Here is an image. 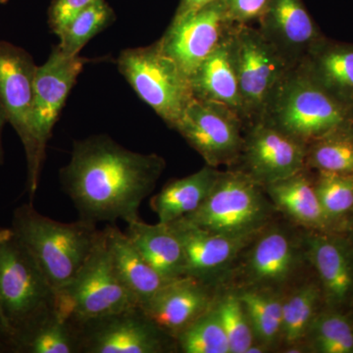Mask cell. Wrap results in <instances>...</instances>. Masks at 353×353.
Wrapping results in <instances>:
<instances>
[{"mask_svg": "<svg viewBox=\"0 0 353 353\" xmlns=\"http://www.w3.org/2000/svg\"><path fill=\"white\" fill-rule=\"evenodd\" d=\"M243 121L263 120L274 92L292 65L250 25H236L232 32Z\"/></svg>", "mask_w": 353, "mask_h": 353, "instance_id": "obj_7", "label": "cell"}, {"mask_svg": "<svg viewBox=\"0 0 353 353\" xmlns=\"http://www.w3.org/2000/svg\"><path fill=\"white\" fill-rule=\"evenodd\" d=\"M12 353H78L75 330L55 311L36 326L14 336Z\"/></svg>", "mask_w": 353, "mask_h": 353, "instance_id": "obj_26", "label": "cell"}, {"mask_svg": "<svg viewBox=\"0 0 353 353\" xmlns=\"http://www.w3.org/2000/svg\"><path fill=\"white\" fill-rule=\"evenodd\" d=\"M106 245L115 270L139 305L145 303L166 282L150 266L126 233L114 224L103 229Z\"/></svg>", "mask_w": 353, "mask_h": 353, "instance_id": "obj_23", "label": "cell"}, {"mask_svg": "<svg viewBox=\"0 0 353 353\" xmlns=\"http://www.w3.org/2000/svg\"><path fill=\"white\" fill-rule=\"evenodd\" d=\"M260 31L292 66L301 63L323 39L303 0H270Z\"/></svg>", "mask_w": 353, "mask_h": 353, "instance_id": "obj_16", "label": "cell"}, {"mask_svg": "<svg viewBox=\"0 0 353 353\" xmlns=\"http://www.w3.org/2000/svg\"><path fill=\"white\" fill-rule=\"evenodd\" d=\"M236 25L224 0H214L199 10L173 18L158 43L190 80L199 65Z\"/></svg>", "mask_w": 353, "mask_h": 353, "instance_id": "obj_11", "label": "cell"}, {"mask_svg": "<svg viewBox=\"0 0 353 353\" xmlns=\"http://www.w3.org/2000/svg\"><path fill=\"white\" fill-rule=\"evenodd\" d=\"M117 67L139 99L175 130L194 94L189 77L158 41L146 48L123 50Z\"/></svg>", "mask_w": 353, "mask_h": 353, "instance_id": "obj_5", "label": "cell"}, {"mask_svg": "<svg viewBox=\"0 0 353 353\" xmlns=\"http://www.w3.org/2000/svg\"><path fill=\"white\" fill-rule=\"evenodd\" d=\"M350 311L348 313H350V316H352V320H353V303H352V307H350Z\"/></svg>", "mask_w": 353, "mask_h": 353, "instance_id": "obj_41", "label": "cell"}, {"mask_svg": "<svg viewBox=\"0 0 353 353\" xmlns=\"http://www.w3.org/2000/svg\"><path fill=\"white\" fill-rule=\"evenodd\" d=\"M306 165L317 172L353 175V128L332 132L309 143Z\"/></svg>", "mask_w": 353, "mask_h": 353, "instance_id": "obj_29", "label": "cell"}, {"mask_svg": "<svg viewBox=\"0 0 353 353\" xmlns=\"http://www.w3.org/2000/svg\"><path fill=\"white\" fill-rule=\"evenodd\" d=\"M220 173L206 165L192 175L167 183L150 201L158 222L168 224L196 211L210 194Z\"/></svg>", "mask_w": 353, "mask_h": 353, "instance_id": "obj_24", "label": "cell"}, {"mask_svg": "<svg viewBox=\"0 0 353 353\" xmlns=\"http://www.w3.org/2000/svg\"><path fill=\"white\" fill-rule=\"evenodd\" d=\"M345 236H347L348 240L352 241L353 245V217L350 219V223H348L347 234H345Z\"/></svg>", "mask_w": 353, "mask_h": 353, "instance_id": "obj_40", "label": "cell"}, {"mask_svg": "<svg viewBox=\"0 0 353 353\" xmlns=\"http://www.w3.org/2000/svg\"><path fill=\"white\" fill-rule=\"evenodd\" d=\"M213 1L214 0H180L174 18L182 17L185 14L194 12Z\"/></svg>", "mask_w": 353, "mask_h": 353, "instance_id": "obj_38", "label": "cell"}, {"mask_svg": "<svg viewBox=\"0 0 353 353\" xmlns=\"http://www.w3.org/2000/svg\"><path fill=\"white\" fill-rule=\"evenodd\" d=\"M266 187L278 208L296 222L318 233L345 234L323 208L314 182L303 170Z\"/></svg>", "mask_w": 353, "mask_h": 353, "instance_id": "obj_20", "label": "cell"}, {"mask_svg": "<svg viewBox=\"0 0 353 353\" xmlns=\"http://www.w3.org/2000/svg\"><path fill=\"white\" fill-rule=\"evenodd\" d=\"M259 185L246 173H220L203 203L183 218L211 233L253 236L268 216Z\"/></svg>", "mask_w": 353, "mask_h": 353, "instance_id": "obj_8", "label": "cell"}, {"mask_svg": "<svg viewBox=\"0 0 353 353\" xmlns=\"http://www.w3.org/2000/svg\"><path fill=\"white\" fill-rule=\"evenodd\" d=\"M324 299L319 283H308L283 303L282 334L288 345H296L307 336Z\"/></svg>", "mask_w": 353, "mask_h": 353, "instance_id": "obj_27", "label": "cell"}, {"mask_svg": "<svg viewBox=\"0 0 353 353\" xmlns=\"http://www.w3.org/2000/svg\"><path fill=\"white\" fill-rule=\"evenodd\" d=\"M306 255L319 279L326 307L347 312L353 303V245L345 234L312 232Z\"/></svg>", "mask_w": 353, "mask_h": 353, "instance_id": "obj_15", "label": "cell"}, {"mask_svg": "<svg viewBox=\"0 0 353 353\" xmlns=\"http://www.w3.org/2000/svg\"><path fill=\"white\" fill-rule=\"evenodd\" d=\"M71 325L78 353H162L176 345L139 305Z\"/></svg>", "mask_w": 353, "mask_h": 353, "instance_id": "obj_10", "label": "cell"}, {"mask_svg": "<svg viewBox=\"0 0 353 353\" xmlns=\"http://www.w3.org/2000/svg\"><path fill=\"white\" fill-rule=\"evenodd\" d=\"M314 185L323 208L347 234L353 217V175L318 172Z\"/></svg>", "mask_w": 353, "mask_h": 353, "instance_id": "obj_31", "label": "cell"}, {"mask_svg": "<svg viewBox=\"0 0 353 353\" xmlns=\"http://www.w3.org/2000/svg\"><path fill=\"white\" fill-rule=\"evenodd\" d=\"M239 296L260 343L263 345L276 343L282 334L283 301L256 290H248Z\"/></svg>", "mask_w": 353, "mask_h": 353, "instance_id": "obj_32", "label": "cell"}, {"mask_svg": "<svg viewBox=\"0 0 353 353\" xmlns=\"http://www.w3.org/2000/svg\"><path fill=\"white\" fill-rule=\"evenodd\" d=\"M134 306L139 303L118 276L101 230L92 254L76 277L55 290V310L67 321L80 323Z\"/></svg>", "mask_w": 353, "mask_h": 353, "instance_id": "obj_6", "label": "cell"}, {"mask_svg": "<svg viewBox=\"0 0 353 353\" xmlns=\"http://www.w3.org/2000/svg\"><path fill=\"white\" fill-rule=\"evenodd\" d=\"M164 168L165 160L157 154L132 152L99 134L74 143L71 159L59 176L80 220L129 224L141 219V204Z\"/></svg>", "mask_w": 353, "mask_h": 353, "instance_id": "obj_1", "label": "cell"}, {"mask_svg": "<svg viewBox=\"0 0 353 353\" xmlns=\"http://www.w3.org/2000/svg\"><path fill=\"white\" fill-rule=\"evenodd\" d=\"M243 122L232 109L194 97L175 130L209 166L216 168L231 163L243 152Z\"/></svg>", "mask_w": 353, "mask_h": 353, "instance_id": "obj_12", "label": "cell"}, {"mask_svg": "<svg viewBox=\"0 0 353 353\" xmlns=\"http://www.w3.org/2000/svg\"><path fill=\"white\" fill-rule=\"evenodd\" d=\"M12 331L7 324L6 317L2 312L1 304H0V353H12Z\"/></svg>", "mask_w": 353, "mask_h": 353, "instance_id": "obj_37", "label": "cell"}, {"mask_svg": "<svg viewBox=\"0 0 353 353\" xmlns=\"http://www.w3.org/2000/svg\"><path fill=\"white\" fill-rule=\"evenodd\" d=\"M214 308L226 334L230 353L248 352L255 343V334L240 296H225Z\"/></svg>", "mask_w": 353, "mask_h": 353, "instance_id": "obj_34", "label": "cell"}, {"mask_svg": "<svg viewBox=\"0 0 353 353\" xmlns=\"http://www.w3.org/2000/svg\"><path fill=\"white\" fill-rule=\"evenodd\" d=\"M306 336L315 352L353 353L352 316L324 306L316 315Z\"/></svg>", "mask_w": 353, "mask_h": 353, "instance_id": "obj_28", "label": "cell"}, {"mask_svg": "<svg viewBox=\"0 0 353 353\" xmlns=\"http://www.w3.org/2000/svg\"><path fill=\"white\" fill-rule=\"evenodd\" d=\"M232 32L199 65L190 77V85L194 97L226 106L243 121Z\"/></svg>", "mask_w": 353, "mask_h": 353, "instance_id": "obj_19", "label": "cell"}, {"mask_svg": "<svg viewBox=\"0 0 353 353\" xmlns=\"http://www.w3.org/2000/svg\"><path fill=\"white\" fill-rule=\"evenodd\" d=\"M139 306L158 328L176 339L210 307V297L201 279L183 276Z\"/></svg>", "mask_w": 353, "mask_h": 353, "instance_id": "obj_17", "label": "cell"}, {"mask_svg": "<svg viewBox=\"0 0 353 353\" xmlns=\"http://www.w3.org/2000/svg\"><path fill=\"white\" fill-rule=\"evenodd\" d=\"M97 0H53L48 10V24L58 37L78 14Z\"/></svg>", "mask_w": 353, "mask_h": 353, "instance_id": "obj_35", "label": "cell"}, {"mask_svg": "<svg viewBox=\"0 0 353 353\" xmlns=\"http://www.w3.org/2000/svg\"><path fill=\"white\" fill-rule=\"evenodd\" d=\"M7 0H0V3H6Z\"/></svg>", "mask_w": 353, "mask_h": 353, "instance_id": "obj_42", "label": "cell"}, {"mask_svg": "<svg viewBox=\"0 0 353 353\" xmlns=\"http://www.w3.org/2000/svg\"><path fill=\"white\" fill-rule=\"evenodd\" d=\"M37 65L19 46L0 41V103L8 123L24 146L28 165L27 188L31 199L39 188L46 154L41 152L32 129V111Z\"/></svg>", "mask_w": 353, "mask_h": 353, "instance_id": "obj_9", "label": "cell"}, {"mask_svg": "<svg viewBox=\"0 0 353 353\" xmlns=\"http://www.w3.org/2000/svg\"><path fill=\"white\" fill-rule=\"evenodd\" d=\"M232 20L238 25L259 21L270 0H224Z\"/></svg>", "mask_w": 353, "mask_h": 353, "instance_id": "obj_36", "label": "cell"}, {"mask_svg": "<svg viewBox=\"0 0 353 353\" xmlns=\"http://www.w3.org/2000/svg\"><path fill=\"white\" fill-rule=\"evenodd\" d=\"M7 122H8V119H7L6 110H4L3 106L0 103V165L3 163L4 159L3 148H2L1 143L2 130H3L4 125H6Z\"/></svg>", "mask_w": 353, "mask_h": 353, "instance_id": "obj_39", "label": "cell"}, {"mask_svg": "<svg viewBox=\"0 0 353 353\" xmlns=\"http://www.w3.org/2000/svg\"><path fill=\"white\" fill-rule=\"evenodd\" d=\"M301 63L316 82L353 110V43L323 39Z\"/></svg>", "mask_w": 353, "mask_h": 353, "instance_id": "obj_21", "label": "cell"}, {"mask_svg": "<svg viewBox=\"0 0 353 353\" xmlns=\"http://www.w3.org/2000/svg\"><path fill=\"white\" fill-rule=\"evenodd\" d=\"M175 340L178 350L185 353H230L229 343L215 308L209 307Z\"/></svg>", "mask_w": 353, "mask_h": 353, "instance_id": "obj_33", "label": "cell"}, {"mask_svg": "<svg viewBox=\"0 0 353 353\" xmlns=\"http://www.w3.org/2000/svg\"><path fill=\"white\" fill-rule=\"evenodd\" d=\"M116 19L113 9L105 0H97L78 14L59 36V50L69 57L79 55L85 46L97 34L105 30Z\"/></svg>", "mask_w": 353, "mask_h": 353, "instance_id": "obj_30", "label": "cell"}, {"mask_svg": "<svg viewBox=\"0 0 353 353\" xmlns=\"http://www.w3.org/2000/svg\"><path fill=\"white\" fill-rule=\"evenodd\" d=\"M296 253L289 236L273 230L256 241L248 261V274L256 284L275 285L289 278Z\"/></svg>", "mask_w": 353, "mask_h": 353, "instance_id": "obj_25", "label": "cell"}, {"mask_svg": "<svg viewBox=\"0 0 353 353\" xmlns=\"http://www.w3.org/2000/svg\"><path fill=\"white\" fill-rule=\"evenodd\" d=\"M11 229L55 290L71 282L92 254L101 230L85 221L62 223L25 203L14 210Z\"/></svg>", "mask_w": 353, "mask_h": 353, "instance_id": "obj_2", "label": "cell"}, {"mask_svg": "<svg viewBox=\"0 0 353 353\" xmlns=\"http://www.w3.org/2000/svg\"><path fill=\"white\" fill-rule=\"evenodd\" d=\"M306 148L277 127L259 121L243 141L246 174L265 185L296 175L306 167Z\"/></svg>", "mask_w": 353, "mask_h": 353, "instance_id": "obj_14", "label": "cell"}, {"mask_svg": "<svg viewBox=\"0 0 353 353\" xmlns=\"http://www.w3.org/2000/svg\"><path fill=\"white\" fill-rule=\"evenodd\" d=\"M88 61L90 60L80 55L64 54L57 46L48 61L37 66L32 123L34 136L44 154L60 111Z\"/></svg>", "mask_w": 353, "mask_h": 353, "instance_id": "obj_13", "label": "cell"}, {"mask_svg": "<svg viewBox=\"0 0 353 353\" xmlns=\"http://www.w3.org/2000/svg\"><path fill=\"white\" fill-rule=\"evenodd\" d=\"M168 225L182 243L187 276L201 280L231 261L253 236L211 233L185 218Z\"/></svg>", "mask_w": 353, "mask_h": 353, "instance_id": "obj_18", "label": "cell"}, {"mask_svg": "<svg viewBox=\"0 0 353 353\" xmlns=\"http://www.w3.org/2000/svg\"><path fill=\"white\" fill-rule=\"evenodd\" d=\"M262 121L307 146L332 132L353 128V110L334 99L299 63L278 85Z\"/></svg>", "mask_w": 353, "mask_h": 353, "instance_id": "obj_3", "label": "cell"}, {"mask_svg": "<svg viewBox=\"0 0 353 353\" xmlns=\"http://www.w3.org/2000/svg\"><path fill=\"white\" fill-rule=\"evenodd\" d=\"M126 234L165 282L187 276L182 243L168 224L152 225L139 219L128 224Z\"/></svg>", "mask_w": 353, "mask_h": 353, "instance_id": "obj_22", "label": "cell"}, {"mask_svg": "<svg viewBox=\"0 0 353 353\" xmlns=\"http://www.w3.org/2000/svg\"><path fill=\"white\" fill-rule=\"evenodd\" d=\"M0 304L13 339L57 311L55 290L11 228H0Z\"/></svg>", "mask_w": 353, "mask_h": 353, "instance_id": "obj_4", "label": "cell"}]
</instances>
